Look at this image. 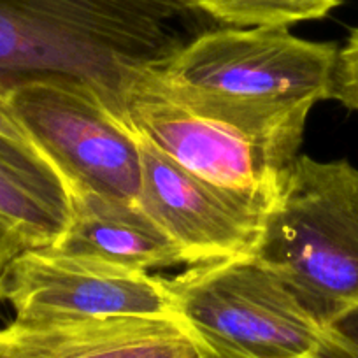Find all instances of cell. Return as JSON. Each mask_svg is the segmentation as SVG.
Listing matches in <instances>:
<instances>
[{"label":"cell","mask_w":358,"mask_h":358,"mask_svg":"<svg viewBox=\"0 0 358 358\" xmlns=\"http://www.w3.org/2000/svg\"><path fill=\"white\" fill-rule=\"evenodd\" d=\"M0 134H4V136L11 137V139L20 141V143H25V144H30V146H34L32 141L29 139L27 132L23 130V127L20 125L16 116L13 115L8 99H6V95L2 94V92H0Z\"/></svg>","instance_id":"2e32d148"},{"label":"cell","mask_w":358,"mask_h":358,"mask_svg":"<svg viewBox=\"0 0 358 358\" xmlns=\"http://www.w3.org/2000/svg\"><path fill=\"white\" fill-rule=\"evenodd\" d=\"M339 48L290 29L213 27L151 72L179 104L292 164L311 109L332 99Z\"/></svg>","instance_id":"7a4b0ae2"},{"label":"cell","mask_w":358,"mask_h":358,"mask_svg":"<svg viewBox=\"0 0 358 358\" xmlns=\"http://www.w3.org/2000/svg\"><path fill=\"white\" fill-rule=\"evenodd\" d=\"M332 99L358 113V25L339 48L336 72H334Z\"/></svg>","instance_id":"4fadbf2b"},{"label":"cell","mask_w":358,"mask_h":358,"mask_svg":"<svg viewBox=\"0 0 358 358\" xmlns=\"http://www.w3.org/2000/svg\"><path fill=\"white\" fill-rule=\"evenodd\" d=\"M0 215L15 223L30 248L53 246L72 216L64 176L34 146L0 134Z\"/></svg>","instance_id":"8fae6325"},{"label":"cell","mask_w":358,"mask_h":358,"mask_svg":"<svg viewBox=\"0 0 358 358\" xmlns=\"http://www.w3.org/2000/svg\"><path fill=\"white\" fill-rule=\"evenodd\" d=\"M213 27L185 0H0V92L76 83L125 120L134 79Z\"/></svg>","instance_id":"6da1fadb"},{"label":"cell","mask_w":358,"mask_h":358,"mask_svg":"<svg viewBox=\"0 0 358 358\" xmlns=\"http://www.w3.org/2000/svg\"><path fill=\"white\" fill-rule=\"evenodd\" d=\"M71 223L53 250L146 273L187 265L174 241L137 202L88 190H71Z\"/></svg>","instance_id":"30bf717a"},{"label":"cell","mask_w":358,"mask_h":358,"mask_svg":"<svg viewBox=\"0 0 358 358\" xmlns=\"http://www.w3.org/2000/svg\"><path fill=\"white\" fill-rule=\"evenodd\" d=\"M179 320L209 358H318L330 327L253 257L167 278Z\"/></svg>","instance_id":"277c9868"},{"label":"cell","mask_w":358,"mask_h":358,"mask_svg":"<svg viewBox=\"0 0 358 358\" xmlns=\"http://www.w3.org/2000/svg\"><path fill=\"white\" fill-rule=\"evenodd\" d=\"M6 99L69 190L137 202L141 155L136 132L92 90L69 81H36L11 90Z\"/></svg>","instance_id":"5b68a950"},{"label":"cell","mask_w":358,"mask_h":358,"mask_svg":"<svg viewBox=\"0 0 358 358\" xmlns=\"http://www.w3.org/2000/svg\"><path fill=\"white\" fill-rule=\"evenodd\" d=\"M318 358H358V308L330 325V339Z\"/></svg>","instance_id":"5bb4252c"},{"label":"cell","mask_w":358,"mask_h":358,"mask_svg":"<svg viewBox=\"0 0 358 358\" xmlns=\"http://www.w3.org/2000/svg\"><path fill=\"white\" fill-rule=\"evenodd\" d=\"M136 136L141 155L137 204L174 241L187 267L253 257L267 209L185 171Z\"/></svg>","instance_id":"ba28073f"},{"label":"cell","mask_w":358,"mask_h":358,"mask_svg":"<svg viewBox=\"0 0 358 358\" xmlns=\"http://www.w3.org/2000/svg\"><path fill=\"white\" fill-rule=\"evenodd\" d=\"M218 27L230 29H290L323 20L344 0H185Z\"/></svg>","instance_id":"7c38bea8"},{"label":"cell","mask_w":358,"mask_h":358,"mask_svg":"<svg viewBox=\"0 0 358 358\" xmlns=\"http://www.w3.org/2000/svg\"><path fill=\"white\" fill-rule=\"evenodd\" d=\"M30 244L22 230L0 215V304L4 302V278L11 262Z\"/></svg>","instance_id":"9a60e30c"},{"label":"cell","mask_w":358,"mask_h":358,"mask_svg":"<svg viewBox=\"0 0 358 358\" xmlns=\"http://www.w3.org/2000/svg\"><path fill=\"white\" fill-rule=\"evenodd\" d=\"M253 258L330 327L358 308V167L299 155Z\"/></svg>","instance_id":"3957f363"},{"label":"cell","mask_w":358,"mask_h":358,"mask_svg":"<svg viewBox=\"0 0 358 358\" xmlns=\"http://www.w3.org/2000/svg\"><path fill=\"white\" fill-rule=\"evenodd\" d=\"M0 358H209L185 323L169 318L18 322L0 329Z\"/></svg>","instance_id":"9c48e42d"},{"label":"cell","mask_w":358,"mask_h":358,"mask_svg":"<svg viewBox=\"0 0 358 358\" xmlns=\"http://www.w3.org/2000/svg\"><path fill=\"white\" fill-rule=\"evenodd\" d=\"M151 71L141 72L125 95L130 129L185 171L268 211L292 164L179 104Z\"/></svg>","instance_id":"52a82bcc"},{"label":"cell","mask_w":358,"mask_h":358,"mask_svg":"<svg viewBox=\"0 0 358 358\" xmlns=\"http://www.w3.org/2000/svg\"><path fill=\"white\" fill-rule=\"evenodd\" d=\"M4 301L18 322L116 316L181 322L167 278L50 246L29 248L11 262L4 278Z\"/></svg>","instance_id":"8992f818"}]
</instances>
